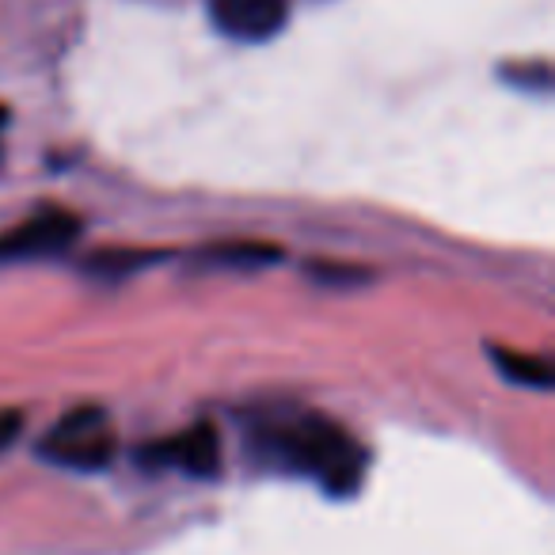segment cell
Listing matches in <instances>:
<instances>
[{"label":"cell","instance_id":"6da1fadb","mask_svg":"<svg viewBox=\"0 0 555 555\" xmlns=\"http://www.w3.org/2000/svg\"><path fill=\"white\" fill-rule=\"evenodd\" d=\"M255 441H259L267 461L282 464L289 472H301V476H317L332 494H350L362 483V449L350 441L347 430H339V426L320 415L262 426Z\"/></svg>","mask_w":555,"mask_h":555},{"label":"cell","instance_id":"7a4b0ae2","mask_svg":"<svg viewBox=\"0 0 555 555\" xmlns=\"http://www.w3.org/2000/svg\"><path fill=\"white\" fill-rule=\"evenodd\" d=\"M42 456L62 464V468L100 472L115 461V434L107 430V418L100 408H80L47 434Z\"/></svg>","mask_w":555,"mask_h":555},{"label":"cell","instance_id":"3957f363","mask_svg":"<svg viewBox=\"0 0 555 555\" xmlns=\"http://www.w3.org/2000/svg\"><path fill=\"white\" fill-rule=\"evenodd\" d=\"M77 236L80 217L69 214V209L47 206L0 236V259H42V255L65 251Z\"/></svg>","mask_w":555,"mask_h":555},{"label":"cell","instance_id":"277c9868","mask_svg":"<svg viewBox=\"0 0 555 555\" xmlns=\"http://www.w3.org/2000/svg\"><path fill=\"white\" fill-rule=\"evenodd\" d=\"M141 461L153 468V464H176L179 472L194 479H214L221 468V441L209 423H194L186 430H179L176 438H168L164 446H149L141 453Z\"/></svg>","mask_w":555,"mask_h":555},{"label":"cell","instance_id":"5b68a950","mask_svg":"<svg viewBox=\"0 0 555 555\" xmlns=\"http://www.w3.org/2000/svg\"><path fill=\"white\" fill-rule=\"evenodd\" d=\"M214 24L240 42H262L282 31L289 0H209Z\"/></svg>","mask_w":555,"mask_h":555},{"label":"cell","instance_id":"8992f818","mask_svg":"<svg viewBox=\"0 0 555 555\" xmlns=\"http://www.w3.org/2000/svg\"><path fill=\"white\" fill-rule=\"evenodd\" d=\"M198 259L209 262V267L255 270V267H270V262L282 259V247L259 244V240H229V244H214V247H206V251H198Z\"/></svg>","mask_w":555,"mask_h":555},{"label":"cell","instance_id":"52a82bcc","mask_svg":"<svg viewBox=\"0 0 555 555\" xmlns=\"http://www.w3.org/2000/svg\"><path fill=\"white\" fill-rule=\"evenodd\" d=\"M156 259H164V251H145V247H107V251H95L92 259L85 262V270L95 278H107V282H118V278L153 267Z\"/></svg>","mask_w":555,"mask_h":555},{"label":"cell","instance_id":"ba28073f","mask_svg":"<svg viewBox=\"0 0 555 555\" xmlns=\"http://www.w3.org/2000/svg\"><path fill=\"white\" fill-rule=\"evenodd\" d=\"M491 362L499 365L502 377L514 380V385H525V388H552V365H547L544 358L514 354V350L491 347Z\"/></svg>","mask_w":555,"mask_h":555},{"label":"cell","instance_id":"9c48e42d","mask_svg":"<svg viewBox=\"0 0 555 555\" xmlns=\"http://www.w3.org/2000/svg\"><path fill=\"white\" fill-rule=\"evenodd\" d=\"M20 426H24L20 411H0V449H9L20 438Z\"/></svg>","mask_w":555,"mask_h":555},{"label":"cell","instance_id":"30bf717a","mask_svg":"<svg viewBox=\"0 0 555 555\" xmlns=\"http://www.w3.org/2000/svg\"><path fill=\"white\" fill-rule=\"evenodd\" d=\"M0 122H4V111H0Z\"/></svg>","mask_w":555,"mask_h":555}]
</instances>
